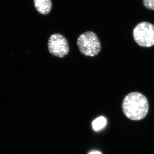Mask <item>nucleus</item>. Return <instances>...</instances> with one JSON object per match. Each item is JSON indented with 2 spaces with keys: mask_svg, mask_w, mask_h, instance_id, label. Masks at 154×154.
I'll return each instance as SVG.
<instances>
[{
  "mask_svg": "<svg viewBox=\"0 0 154 154\" xmlns=\"http://www.w3.org/2000/svg\"><path fill=\"white\" fill-rule=\"evenodd\" d=\"M134 40L143 47L149 48L154 45V25L148 22L138 23L133 32Z\"/></svg>",
  "mask_w": 154,
  "mask_h": 154,
  "instance_id": "nucleus-3",
  "label": "nucleus"
},
{
  "mask_svg": "<svg viewBox=\"0 0 154 154\" xmlns=\"http://www.w3.org/2000/svg\"><path fill=\"white\" fill-rule=\"evenodd\" d=\"M143 4L147 9L154 10V0H143Z\"/></svg>",
  "mask_w": 154,
  "mask_h": 154,
  "instance_id": "nucleus-7",
  "label": "nucleus"
},
{
  "mask_svg": "<svg viewBox=\"0 0 154 154\" xmlns=\"http://www.w3.org/2000/svg\"><path fill=\"white\" fill-rule=\"evenodd\" d=\"M48 51L55 57L63 58L69 54V47L67 39L60 34L51 35L48 39Z\"/></svg>",
  "mask_w": 154,
  "mask_h": 154,
  "instance_id": "nucleus-4",
  "label": "nucleus"
},
{
  "mask_svg": "<svg viewBox=\"0 0 154 154\" xmlns=\"http://www.w3.org/2000/svg\"><path fill=\"white\" fill-rule=\"evenodd\" d=\"M77 43L80 52L87 57H95L101 50L100 42L97 35L91 31L80 35Z\"/></svg>",
  "mask_w": 154,
  "mask_h": 154,
  "instance_id": "nucleus-2",
  "label": "nucleus"
},
{
  "mask_svg": "<svg viewBox=\"0 0 154 154\" xmlns=\"http://www.w3.org/2000/svg\"><path fill=\"white\" fill-rule=\"evenodd\" d=\"M89 154H102L101 152L99 151H92L91 152H90V153Z\"/></svg>",
  "mask_w": 154,
  "mask_h": 154,
  "instance_id": "nucleus-8",
  "label": "nucleus"
},
{
  "mask_svg": "<svg viewBox=\"0 0 154 154\" xmlns=\"http://www.w3.org/2000/svg\"><path fill=\"white\" fill-rule=\"evenodd\" d=\"M122 109L124 113L130 119L140 120L145 118L148 113V100L142 93L131 92L124 98Z\"/></svg>",
  "mask_w": 154,
  "mask_h": 154,
  "instance_id": "nucleus-1",
  "label": "nucleus"
},
{
  "mask_svg": "<svg viewBox=\"0 0 154 154\" xmlns=\"http://www.w3.org/2000/svg\"><path fill=\"white\" fill-rule=\"evenodd\" d=\"M36 10L42 15L48 14L52 7L51 0H34Z\"/></svg>",
  "mask_w": 154,
  "mask_h": 154,
  "instance_id": "nucleus-5",
  "label": "nucleus"
},
{
  "mask_svg": "<svg viewBox=\"0 0 154 154\" xmlns=\"http://www.w3.org/2000/svg\"><path fill=\"white\" fill-rule=\"evenodd\" d=\"M107 124L106 118L103 116L99 117L93 121L92 124L93 129L95 131H97L103 129Z\"/></svg>",
  "mask_w": 154,
  "mask_h": 154,
  "instance_id": "nucleus-6",
  "label": "nucleus"
}]
</instances>
